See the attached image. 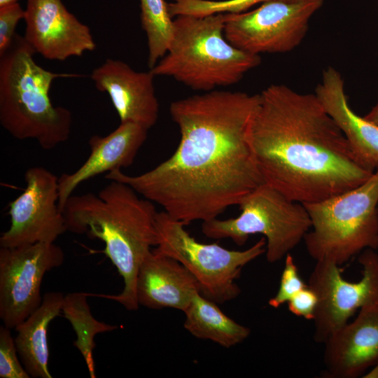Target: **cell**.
Returning <instances> with one entry per match:
<instances>
[{
	"label": "cell",
	"mask_w": 378,
	"mask_h": 378,
	"mask_svg": "<svg viewBox=\"0 0 378 378\" xmlns=\"http://www.w3.org/2000/svg\"><path fill=\"white\" fill-rule=\"evenodd\" d=\"M374 250L366 248L359 255L362 277L356 282L346 280L338 265L316 261L307 284L318 298L313 319L316 342L324 343L357 309L378 304V253Z\"/></svg>",
	"instance_id": "10"
},
{
	"label": "cell",
	"mask_w": 378,
	"mask_h": 378,
	"mask_svg": "<svg viewBox=\"0 0 378 378\" xmlns=\"http://www.w3.org/2000/svg\"><path fill=\"white\" fill-rule=\"evenodd\" d=\"M10 329L0 327V377L29 378V373L19 360V355Z\"/></svg>",
	"instance_id": "24"
},
{
	"label": "cell",
	"mask_w": 378,
	"mask_h": 378,
	"mask_svg": "<svg viewBox=\"0 0 378 378\" xmlns=\"http://www.w3.org/2000/svg\"><path fill=\"white\" fill-rule=\"evenodd\" d=\"M314 94L345 136L357 162L374 172L378 169V125L351 108L340 72L332 66L326 69Z\"/></svg>",
	"instance_id": "17"
},
{
	"label": "cell",
	"mask_w": 378,
	"mask_h": 378,
	"mask_svg": "<svg viewBox=\"0 0 378 378\" xmlns=\"http://www.w3.org/2000/svg\"><path fill=\"white\" fill-rule=\"evenodd\" d=\"M238 206L241 213L236 218L202 222L203 234L215 239L230 238L239 246L244 245L250 235L261 234L266 240L265 254L270 263L285 258L312 227L302 203L289 200L266 183L247 194Z\"/></svg>",
	"instance_id": "7"
},
{
	"label": "cell",
	"mask_w": 378,
	"mask_h": 378,
	"mask_svg": "<svg viewBox=\"0 0 378 378\" xmlns=\"http://www.w3.org/2000/svg\"><path fill=\"white\" fill-rule=\"evenodd\" d=\"M285 258L279 289L268 301V304L275 309L287 303L293 295L307 286L300 278L292 255L289 253Z\"/></svg>",
	"instance_id": "25"
},
{
	"label": "cell",
	"mask_w": 378,
	"mask_h": 378,
	"mask_svg": "<svg viewBox=\"0 0 378 378\" xmlns=\"http://www.w3.org/2000/svg\"><path fill=\"white\" fill-rule=\"evenodd\" d=\"M272 0H175L174 10L180 15L204 16L215 13L246 11L254 5Z\"/></svg>",
	"instance_id": "23"
},
{
	"label": "cell",
	"mask_w": 378,
	"mask_h": 378,
	"mask_svg": "<svg viewBox=\"0 0 378 378\" xmlns=\"http://www.w3.org/2000/svg\"><path fill=\"white\" fill-rule=\"evenodd\" d=\"M64 298L60 292L45 293L40 306L14 329L19 357L31 377L52 378L48 368V328L62 312Z\"/></svg>",
	"instance_id": "19"
},
{
	"label": "cell",
	"mask_w": 378,
	"mask_h": 378,
	"mask_svg": "<svg viewBox=\"0 0 378 378\" xmlns=\"http://www.w3.org/2000/svg\"><path fill=\"white\" fill-rule=\"evenodd\" d=\"M64 260L62 248L38 242L0 248V318L15 329L41 304L45 274Z\"/></svg>",
	"instance_id": "11"
},
{
	"label": "cell",
	"mask_w": 378,
	"mask_h": 378,
	"mask_svg": "<svg viewBox=\"0 0 378 378\" xmlns=\"http://www.w3.org/2000/svg\"><path fill=\"white\" fill-rule=\"evenodd\" d=\"M63 214L67 230L104 243L103 253L122 277L124 288L117 295L94 294L114 300L126 309H138L136 283L141 262L156 246L153 202L141 198L130 186L111 180L97 195H72Z\"/></svg>",
	"instance_id": "3"
},
{
	"label": "cell",
	"mask_w": 378,
	"mask_h": 378,
	"mask_svg": "<svg viewBox=\"0 0 378 378\" xmlns=\"http://www.w3.org/2000/svg\"><path fill=\"white\" fill-rule=\"evenodd\" d=\"M364 118L378 125V104Z\"/></svg>",
	"instance_id": "28"
},
{
	"label": "cell",
	"mask_w": 378,
	"mask_h": 378,
	"mask_svg": "<svg viewBox=\"0 0 378 378\" xmlns=\"http://www.w3.org/2000/svg\"><path fill=\"white\" fill-rule=\"evenodd\" d=\"M323 344L324 377H359L378 362V304L360 308Z\"/></svg>",
	"instance_id": "15"
},
{
	"label": "cell",
	"mask_w": 378,
	"mask_h": 378,
	"mask_svg": "<svg viewBox=\"0 0 378 378\" xmlns=\"http://www.w3.org/2000/svg\"><path fill=\"white\" fill-rule=\"evenodd\" d=\"M185 226L164 211H158L155 250L182 264L196 279L205 298L217 304L237 298L241 290L235 281L243 267L265 253V238L246 250H230L216 243L197 241Z\"/></svg>",
	"instance_id": "8"
},
{
	"label": "cell",
	"mask_w": 378,
	"mask_h": 378,
	"mask_svg": "<svg viewBox=\"0 0 378 378\" xmlns=\"http://www.w3.org/2000/svg\"><path fill=\"white\" fill-rule=\"evenodd\" d=\"M323 0H272L251 11L226 13L224 35L244 52L284 53L296 48L305 36L310 18Z\"/></svg>",
	"instance_id": "9"
},
{
	"label": "cell",
	"mask_w": 378,
	"mask_h": 378,
	"mask_svg": "<svg viewBox=\"0 0 378 378\" xmlns=\"http://www.w3.org/2000/svg\"><path fill=\"white\" fill-rule=\"evenodd\" d=\"M148 130L132 122H120L106 136L94 135L88 141L90 153L74 172L62 174L58 179L59 206L61 210L83 182L97 175L130 167L148 136Z\"/></svg>",
	"instance_id": "16"
},
{
	"label": "cell",
	"mask_w": 378,
	"mask_h": 378,
	"mask_svg": "<svg viewBox=\"0 0 378 378\" xmlns=\"http://www.w3.org/2000/svg\"><path fill=\"white\" fill-rule=\"evenodd\" d=\"M198 292L196 279L182 264L155 249L140 265L136 283L139 305L152 309L172 308L184 312Z\"/></svg>",
	"instance_id": "18"
},
{
	"label": "cell",
	"mask_w": 378,
	"mask_h": 378,
	"mask_svg": "<svg viewBox=\"0 0 378 378\" xmlns=\"http://www.w3.org/2000/svg\"><path fill=\"white\" fill-rule=\"evenodd\" d=\"M141 27L148 44V66L153 68L167 53L174 37V20L164 0H139Z\"/></svg>",
	"instance_id": "22"
},
{
	"label": "cell",
	"mask_w": 378,
	"mask_h": 378,
	"mask_svg": "<svg viewBox=\"0 0 378 378\" xmlns=\"http://www.w3.org/2000/svg\"><path fill=\"white\" fill-rule=\"evenodd\" d=\"M312 230L304 241L316 261L339 266L366 248L377 249L378 169L363 183L319 202L304 203Z\"/></svg>",
	"instance_id": "6"
},
{
	"label": "cell",
	"mask_w": 378,
	"mask_h": 378,
	"mask_svg": "<svg viewBox=\"0 0 378 378\" xmlns=\"http://www.w3.org/2000/svg\"><path fill=\"white\" fill-rule=\"evenodd\" d=\"M247 141L264 183L302 204L354 189L374 173L357 162L314 94L284 85L260 93Z\"/></svg>",
	"instance_id": "2"
},
{
	"label": "cell",
	"mask_w": 378,
	"mask_h": 378,
	"mask_svg": "<svg viewBox=\"0 0 378 378\" xmlns=\"http://www.w3.org/2000/svg\"><path fill=\"white\" fill-rule=\"evenodd\" d=\"M35 53L16 34L0 56V123L14 138L32 139L51 150L69 139L72 126L71 112L51 102V85L57 78L77 75L43 69L34 61Z\"/></svg>",
	"instance_id": "4"
},
{
	"label": "cell",
	"mask_w": 378,
	"mask_h": 378,
	"mask_svg": "<svg viewBox=\"0 0 378 378\" xmlns=\"http://www.w3.org/2000/svg\"><path fill=\"white\" fill-rule=\"evenodd\" d=\"M24 16L25 9L18 2L0 6V56L11 46L17 24Z\"/></svg>",
	"instance_id": "26"
},
{
	"label": "cell",
	"mask_w": 378,
	"mask_h": 378,
	"mask_svg": "<svg viewBox=\"0 0 378 378\" xmlns=\"http://www.w3.org/2000/svg\"><path fill=\"white\" fill-rule=\"evenodd\" d=\"M24 178L22 193L9 205L10 225L0 237L1 247L54 243L67 231L59 206V177L43 167L34 166L27 169Z\"/></svg>",
	"instance_id": "12"
},
{
	"label": "cell",
	"mask_w": 378,
	"mask_h": 378,
	"mask_svg": "<svg viewBox=\"0 0 378 378\" xmlns=\"http://www.w3.org/2000/svg\"><path fill=\"white\" fill-rule=\"evenodd\" d=\"M377 249H378V237H377Z\"/></svg>",
	"instance_id": "31"
},
{
	"label": "cell",
	"mask_w": 378,
	"mask_h": 378,
	"mask_svg": "<svg viewBox=\"0 0 378 378\" xmlns=\"http://www.w3.org/2000/svg\"><path fill=\"white\" fill-rule=\"evenodd\" d=\"M260 94L211 90L174 101L169 113L180 131L175 152L139 175L122 170L105 178L127 184L188 225L217 218L264 183L247 141Z\"/></svg>",
	"instance_id": "1"
},
{
	"label": "cell",
	"mask_w": 378,
	"mask_h": 378,
	"mask_svg": "<svg viewBox=\"0 0 378 378\" xmlns=\"http://www.w3.org/2000/svg\"><path fill=\"white\" fill-rule=\"evenodd\" d=\"M18 0H0V6L11 4L13 2H18Z\"/></svg>",
	"instance_id": "30"
},
{
	"label": "cell",
	"mask_w": 378,
	"mask_h": 378,
	"mask_svg": "<svg viewBox=\"0 0 378 378\" xmlns=\"http://www.w3.org/2000/svg\"><path fill=\"white\" fill-rule=\"evenodd\" d=\"M85 292L70 293L64 295L62 312L76 333L74 346L81 354L91 378H95L93 350L97 334L111 332L118 327L97 320L92 314Z\"/></svg>",
	"instance_id": "21"
},
{
	"label": "cell",
	"mask_w": 378,
	"mask_h": 378,
	"mask_svg": "<svg viewBox=\"0 0 378 378\" xmlns=\"http://www.w3.org/2000/svg\"><path fill=\"white\" fill-rule=\"evenodd\" d=\"M184 328L194 337L209 340L225 348L245 340L251 330L225 315L217 303L200 292L195 294L188 307Z\"/></svg>",
	"instance_id": "20"
},
{
	"label": "cell",
	"mask_w": 378,
	"mask_h": 378,
	"mask_svg": "<svg viewBox=\"0 0 378 378\" xmlns=\"http://www.w3.org/2000/svg\"><path fill=\"white\" fill-rule=\"evenodd\" d=\"M365 378H378V362L374 365V368L365 376Z\"/></svg>",
	"instance_id": "29"
},
{
	"label": "cell",
	"mask_w": 378,
	"mask_h": 378,
	"mask_svg": "<svg viewBox=\"0 0 378 378\" xmlns=\"http://www.w3.org/2000/svg\"><path fill=\"white\" fill-rule=\"evenodd\" d=\"M287 304L289 312L293 314L313 321L318 304V298L316 293L307 285L293 295Z\"/></svg>",
	"instance_id": "27"
},
{
	"label": "cell",
	"mask_w": 378,
	"mask_h": 378,
	"mask_svg": "<svg viewBox=\"0 0 378 378\" xmlns=\"http://www.w3.org/2000/svg\"><path fill=\"white\" fill-rule=\"evenodd\" d=\"M90 77L98 90L108 94L120 122H135L148 130L155 125L159 103L150 70L136 71L127 63L109 58L93 69Z\"/></svg>",
	"instance_id": "14"
},
{
	"label": "cell",
	"mask_w": 378,
	"mask_h": 378,
	"mask_svg": "<svg viewBox=\"0 0 378 378\" xmlns=\"http://www.w3.org/2000/svg\"><path fill=\"white\" fill-rule=\"evenodd\" d=\"M226 16H176L167 53L149 70L155 76L172 77L197 91L209 92L239 82L260 64L261 57L227 41L224 35Z\"/></svg>",
	"instance_id": "5"
},
{
	"label": "cell",
	"mask_w": 378,
	"mask_h": 378,
	"mask_svg": "<svg viewBox=\"0 0 378 378\" xmlns=\"http://www.w3.org/2000/svg\"><path fill=\"white\" fill-rule=\"evenodd\" d=\"M24 20V38L47 59L64 61L96 48L90 28L62 0H27Z\"/></svg>",
	"instance_id": "13"
}]
</instances>
